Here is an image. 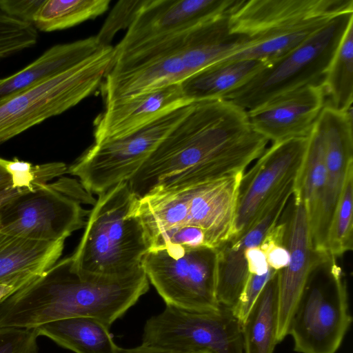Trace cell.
Listing matches in <instances>:
<instances>
[{"instance_id": "cell-19", "label": "cell", "mask_w": 353, "mask_h": 353, "mask_svg": "<svg viewBox=\"0 0 353 353\" xmlns=\"http://www.w3.org/2000/svg\"><path fill=\"white\" fill-rule=\"evenodd\" d=\"M65 241H41L0 231V283H30L57 263Z\"/></svg>"}, {"instance_id": "cell-39", "label": "cell", "mask_w": 353, "mask_h": 353, "mask_svg": "<svg viewBox=\"0 0 353 353\" xmlns=\"http://www.w3.org/2000/svg\"><path fill=\"white\" fill-rule=\"evenodd\" d=\"M196 353H209V352H196Z\"/></svg>"}, {"instance_id": "cell-5", "label": "cell", "mask_w": 353, "mask_h": 353, "mask_svg": "<svg viewBox=\"0 0 353 353\" xmlns=\"http://www.w3.org/2000/svg\"><path fill=\"white\" fill-rule=\"evenodd\" d=\"M243 174L154 190L139 200L138 214L152 237L194 226L204 231L208 248L215 250L231 237Z\"/></svg>"}, {"instance_id": "cell-23", "label": "cell", "mask_w": 353, "mask_h": 353, "mask_svg": "<svg viewBox=\"0 0 353 353\" xmlns=\"http://www.w3.org/2000/svg\"><path fill=\"white\" fill-rule=\"evenodd\" d=\"M277 272L268 281L241 325L243 353H273L277 342Z\"/></svg>"}, {"instance_id": "cell-22", "label": "cell", "mask_w": 353, "mask_h": 353, "mask_svg": "<svg viewBox=\"0 0 353 353\" xmlns=\"http://www.w3.org/2000/svg\"><path fill=\"white\" fill-rule=\"evenodd\" d=\"M39 336L75 353H117L119 347L110 327L88 316H75L48 323L36 327Z\"/></svg>"}, {"instance_id": "cell-10", "label": "cell", "mask_w": 353, "mask_h": 353, "mask_svg": "<svg viewBox=\"0 0 353 353\" xmlns=\"http://www.w3.org/2000/svg\"><path fill=\"white\" fill-rule=\"evenodd\" d=\"M192 103L179 108L125 137L93 143L70 166L90 194L99 195L128 181L163 139L187 114Z\"/></svg>"}, {"instance_id": "cell-6", "label": "cell", "mask_w": 353, "mask_h": 353, "mask_svg": "<svg viewBox=\"0 0 353 353\" xmlns=\"http://www.w3.org/2000/svg\"><path fill=\"white\" fill-rule=\"evenodd\" d=\"M114 60V47L103 46L74 67L0 99V145L91 95Z\"/></svg>"}, {"instance_id": "cell-20", "label": "cell", "mask_w": 353, "mask_h": 353, "mask_svg": "<svg viewBox=\"0 0 353 353\" xmlns=\"http://www.w3.org/2000/svg\"><path fill=\"white\" fill-rule=\"evenodd\" d=\"M102 47L95 36L52 46L23 69L0 79V99L74 67Z\"/></svg>"}, {"instance_id": "cell-15", "label": "cell", "mask_w": 353, "mask_h": 353, "mask_svg": "<svg viewBox=\"0 0 353 353\" xmlns=\"http://www.w3.org/2000/svg\"><path fill=\"white\" fill-rule=\"evenodd\" d=\"M292 197L289 213L283 220V244L290 259L285 268L277 271L278 343L288 335L291 317L309 278L319 266L330 261L328 256L316 252L312 247L303 203L299 197Z\"/></svg>"}, {"instance_id": "cell-14", "label": "cell", "mask_w": 353, "mask_h": 353, "mask_svg": "<svg viewBox=\"0 0 353 353\" xmlns=\"http://www.w3.org/2000/svg\"><path fill=\"white\" fill-rule=\"evenodd\" d=\"M352 110L339 111L329 104L325 105L315 123L325 145L326 179L320 208L310 226V233L314 249L327 256V235L331 219L347 172L353 167Z\"/></svg>"}, {"instance_id": "cell-28", "label": "cell", "mask_w": 353, "mask_h": 353, "mask_svg": "<svg viewBox=\"0 0 353 353\" xmlns=\"http://www.w3.org/2000/svg\"><path fill=\"white\" fill-rule=\"evenodd\" d=\"M6 169L11 177L13 188L33 190L37 186L49 183L52 179L67 173L68 166L63 162L34 165L14 159H6Z\"/></svg>"}, {"instance_id": "cell-4", "label": "cell", "mask_w": 353, "mask_h": 353, "mask_svg": "<svg viewBox=\"0 0 353 353\" xmlns=\"http://www.w3.org/2000/svg\"><path fill=\"white\" fill-rule=\"evenodd\" d=\"M137 199L128 181L98 195L89 211L82 237L71 255L79 272L120 277L141 268L150 242L141 219L132 212Z\"/></svg>"}, {"instance_id": "cell-37", "label": "cell", "mask_w": 353, "mask_h": 353, "mask_svg": "<svg viewBox=\"0 0 353 353\" xmlns=\"http://www.w3.org/2000/svg\"><path fill=\"white\" fill-rule=\"evenodd\" d=\"M28 283L23 281H12L0 283V301L12 294Z\"/></svg>"}, {"instance_id": "cell-27", "label": "cell", "mask_w": 353, "mask_h": 353, "mask_svg": "<svg viewBox=\"0 0 353 353\" xmlns=\"http://www.w3.org/2000/svg\"><path fill=\"white\" fill-rule=\"evenodd\" d=\"M326 245L330 259H336L353 249V167L347 172L334 210Z\"/></svg>"}, {"instance_id": "cell-12", "label": "cell", "mask_w": 353, "mask_h": 353, "mask_svg": "<svg viewBox=\"0 0 353 353\" xmlns=\"http://www.w3.org/2000/svg\"><path fill=\"white\" fill-rule=\"evenodd\" d=\"M142 344L183 353H243L241 323L221 305L208 312L165 305L146 321Z\"/></svg>"}, {"instance_id": "cell-7", "label": "cell", "mask_w": 353, "mask_h": 353, "mask_svg": "<svg viewBox=\"0 0 353 353\" xmlns=\"http://www.w3.org/2000/svg\"><path fill=\"white\" fill-rule=\"evenodd\" d=\"M352 22L353 11L336 16L301 44L267 64L223 99L248 112L278 95L306 85H323L336 50Z\"/></svg>"}, {"instance_id": "cell-38", "label": "cell", "mask_w": 353, "mask_h": 353, "mask_svg": "<svg viewBox=\"0 0 353 353\" xmlns=\"http://www.w3.org/2000/svg\"><path fill=\"white\" fill-rule=\"evenodd\" d=\"M6 159L0 157V190L12 185L11 177L6 169Z\"/></svg>"}, {"instance_id": "cell-34", "label": "cell", "mask_w": 353, "mask_h": 353, "mask_svg": "<svg viewBox=\"0 0 353 353\" xmlns=\"http://www.w3.org/2000/svg\"><path fill=\"white\" fill-rule=\"evenodd\" d=\"M245 257L250 274L262 275L268 270L269 265L265 253L259 246L247 250L245 252Z\"/></svg>"}, {"instance_id": "cell-36", "label": "cell", "mask_w": 353, "mask_h": 353, "mask_svg": "<svg viewBox=\"0 0 353 353\" xmlns=\"http://www.w3.org/2000/svg\"><path fill=\"white\" fill-rule=\"evenodd\" d=\"M117 353H183L142 344L131 348H121Z\"/></svg>"}, {"instance_id": "cell-3", "label": "cell", "mask_w": 353, "mask_h": 353, "mask_svg": "<svg viewBox=\"0 0 353 353\" xmlns=\"http://www.w3.org/2000/svg\"><path fill=\"white\" fill-rule=\"evenodd\" d=\"M349 11H353L352 0H236L229 11L230 29L251 42L219 61L251 59L268 64Z\"/></svg>"}, {"instance_id": "cell-11", "label": "cell", "mask_w": 353, "mask_h": 353, "mask_svg": "<svg viewBox=\"0 0 353 353\" xmlns=\"http://www.w3.org/2000/svg\"><path fill=\"white\" fill-rule=\"evenodd\" d=\"M330 263L327 283L308 280L291 317L298 353H336L352 323L346 280L336 259Z\"/></svg>"}, {"instance_id": "cell-16", "label": "cell", "mask_w": 353, "mask_h": 353, "mask_svg": "<svg viewBox=\"0 0 353 353\" xmlns=\"http://www.w3.org/2000/svg\"><path fill=\"white\" fill-rule=\"evenodd\" d=\"M236 0H147L114 48V59L228 13Z\"/></svg>"}, {"instance_id": "cell-33", "label": "cell", "mask_w": 353, "mask_h": 353, "mask_svg": "<svg viewBox=\"0 0 353 353\" xmlns=\"http://www.w3.org/2000/svg\"><path fill=\"white\" fill-rule=\"evenodd\" d=\"M45 0H0V8L8 15L33 25Z\"/></svg>"}, {"instance_id": "cell-29", "label": "cell", "mask_w": 353, "mask_h": 353, "mask_svg": "<svg viewBox=\"0 0 353 353\" xmlns=\"http://www.w3.org/2000/svg\"><path fill=\"white\" fill-rule=\"evenodd\" d=\"M37 30L29 23L17 19L0 8V61L34 46Z\"/></svg>"}, {"instance_id": "cell-25", "label": "cell", "mask_w": 353, "mask_h": 353, "mask_svg": "<svg viewBox=\"0 0 353 353\" xmlns=\"http://www.w3.org/2000/svg\"><path fill=\"white\" fill-rule=\"evenodd\" d=\"M110 0H45L38 10L33 26L43 32L71 28L103 14Z\"/></svg>"}, {"instance_id": "cell-17", "label": "cell", "mask_w": 353, "mask_h": 353, "mask_svg": "<svg viewBox=\"0 0 353 353\" xmlns=\"http://www.w3.org/2000/svg\"><path fill=\"white\" fill-rule=\"evenodd\" d=\"M323 85H306L247 112L253 129L273 143L308 137L325 104Z\"/></svg>"}, {"instance_id": "cell-21", "label": "cell", "mask_w": 353, "mask_h": 353, "mask_svg": "<svg viewBox=\"0 0 353 353\" xmlns=\"http://www.w3.org/2000/svg\"><path fill=\"white\" fill-rule=\"evenodd\" d=\"M267 64L251 59L218 61L194 74L180 85L184 95L190 101L223 99Z\"/></svg>"}, {"instance_id": "cell-8", "label": "cell", "mask_w": 353, "mask_h": 353, "mask_svg": "<svg viewBox=\"0 0 353 353\" xmlns=\"http://www.w3.org/2000/svg\"><path fill=\"white\" fill-rule=\"evenodd\" d=\"M96 200L79 181L67 177L26 191L0 212V231L41 241H65L85 225L82 204Z\"/></svg>"}, {"instance_id": "cell-26", "label": "cell", "mask_w": 353, "mask_h": 353, "mask_svg": "<svg viewBox=\"0 0 353 353\" xmlns=\"http://www.w3.org/2000/svg\"><path fill=\"white\" fill-rule=\"evenodd\" d=\"M330 105L339 111L352 108L353 22L350 24L336 50L323 83Z\"/></svg>"}, {"instance_id": "cell-31", "label": "cell", "mask_w": 353, "mask_h": 353, "mask_svg": "<svg viewBox=\"0 0 353 353\" xmlns=\"http://www.w3.org/2000/svg\"><path fill=\"white\" fill-rule=\"evenodd\" d=\"M37 328H0V353H38Z\"/></svg>"}, {"instance_id": "cell-35", "label": "cell", "mask_w": 353, "mask_h": 353, "mask_svg": "<svg viewBox=\"0 0 353 353\" xmlns=\"http://www.w3.org/2000/svg\"><path fill=\"white\" fill-rule=\"evenodd\" d=\"M30 190L26 188H13L10 185L0 190V212L3 207L21 193Z\"/></svg>"}, {"instance_id": "cell-32", "label": "cell", "mask_w": 353, "mask_h": 353, "mask_svg": "<svg viewBox=\"0 0 353 353\" xmlns=\"http://www.w3.org/2000/svg\"><path fill=\"white\" fill-rule=\"evenodd\" d=\"M277 272L269 267L262 275L250 274L246 284L236 305L232 308L235 316L241 325L254 305L268 281Z\"/></svg>"}, {"instance_id": "cell-1", "label": "cell", "mask_w": 353, "mask_h": 353, "mask_svg": "<svg viewBox=\"0 0 353 353\" xmlns=\"http://www.w3.org/2000/svg\"><path fill=\"white\" fill-rule=\"evenodd\" d=\"M269 141L247 111L225 99L193 102L128 181L140 199L159 189L211 182L244 172Z\"/></svg>"}, {"instance_id": "cell-2", "label": "cell", "mask_w": 353, "mask_h": 353, "mask_svg": "<svg viewBox=\"0 0 353 353\" xmlns=\"http://www.w3.org/2000/svg\"><path fill=\"white\" fill-rule=\"evenodd\" d=\"M148 290L142 267L125 276L88 275L76 269L70 255L0 301V328H36L75 316L110 327Z\"/></svg>"}, {"instance_id": "cell-13", "label": "cell", "mask_w": 353, "mask_h": 353, "mask_svg": "<svg viewBox=\"0 0 353 353\" xmlns=\"http://www.w3.org/2000/svg\"><path fill=\"white\" fill-rule=\"evenodd\" d=\"M308 141L309 136L273 143L243 174L230 238L246 231L281 190L296 179Z\"/></svg>"}, {"instance_id": "cell-24", "label": "cell", "mask_w": 353, "mask_h": 353, "mask_svg": "<svg viewBox=\"0 0 353 353\" xmlns=\"http://www.w3.org/2000/svg\"><path fill=\"white\" fill-rule=\"evenodd\" d=\"M326 179L325 145L315 124L309 135L307 153L301 170L296 179L293 195L304 205L309 228L320 208Z\"/></svg>"}, {"instance_id": "cell-18", "label": "cell", "mask_w": 353, "mask_h": 353, "mask_svg": "<svg viewBox=\"0 0 353 353\" xmlns=\"http://www.w3.org/2000/svg\"><path fill=\"white\" fill-rule=\"evenodd\" d=\"M190 103L192 101L185 97L180 84L156 88L105 103L103 111L94 121V143L128 136Z\"/></svg>"}, {"instance_id": "cell-30", "label": "cell", "mask_w": 353, "mask_h": 353, "mask_svg": "<svg viewBox=\"0 0 353 353\" xmlns=\"http://www.w3.org/2000/svg\"><path fill=\"white\" fill-rule=\"evenodd\" d=\"M147 0H121L118 1L109 13L99 32L95 35L99 43L110 46L116 34L130 26Z\"/></svg>"}, {"instance_id": "cell-9", "label": "cell", "mask_w": 353, "mask_h": 353, "mask_svg": "<svg viewBox=\"0 0 353 353\" xmlns=\"http://www.w3.org/2000/svg\"><path fill=\"white\" fill-rule=\"evenodd\" d=\"M141 267L165 305L208 312L220 307L216 295V252L209 248H152Z\"/></svg>"}]
</instances>
